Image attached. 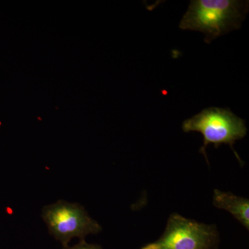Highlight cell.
<instances>
[{
  "label": "cell",
  "mask_w": 249,
  "mask_h": 249,
  "mask_svg": "<svg viewBox=\"0 0 249 249\" xmlns=\"http://www.w3.org/2000/svg\"><path fill=\"white\" fill-rule=\"evenodd\" d=\"M42 217L51 235L67 247L73 238L84 240L90 234H96L101 227L85 208L76 203L60 200L43 208Z\"/></svg>",
  "instance_id": "3"
},
{
  "label": "cell",
  "mask_w": 249,
  "mask_h": 249,
  "mask_svg": "<svg viewBox=\"0 0 249 249\" xmlns=\"http://www.w3.org/2000/svg\"><path fill=\"white\" fill-rule=\"evenodd\" d=\"M213 205L218 209L230 213L246 229H249V201L246 198L237 196L231 193L214 190Z\"/></svg>",
  "instance_id": "5"
},
{
  "label": "cell",
  "mask_w": 249,
  "mask_h": 249,
  "mask_svg": "<svg viewBox=\"0 0 249 249\" xmlns=\"http://www.w3.org/2000/svg\"><path fill=\"white\" fill-rule=\"evenodd\" d=\"M183 132H197L204 137V145L200 152L206 155V147L213 144L217 148L222 144H227L231 147L237 160L242 162L240 157L233 148L236 141L244 138L247 133L245 121L234 114L229 109L209 107L203 109L199 114L183 121Z\"/></svg>",
  "instance_id": "2"
},
{
  "label": "cell",
  "mask_w": 249,
  "mask_h": 249,
  "mask_svg": "<svg viewBox=\"0 0 249 249\" xmlns=\"http://www.w3.org/2000/svg\"><path fill=\"white\" fill-rule=\"evenodd\" d=\"M249 11L248 1L193 0L181 19L182 30L199 31L206 43L238 29Z\"/></svg>",
  "instance_id": "1"
},
{
  "label": "cell",
  "mask_w": 249,
  "mask_h": 249,
  "mask_svg": "<svg viewBox=\"0 0 249 249\" xmlns=\"http://www.w3.org/2000/svg\"><path fill=\"white\" fill-rule=\"evenodd\" d=\"M62 249H103L101 247L97 245H92V244H88L84 240L80 241L79 243L73 246V247H63Z\"/></svg>",
  "instance_id": "6"
},
{
  "label": "cell",
  "mask_w": 249,
  "mask_h": 249,
  "mask_svg": "<svg viewBox=\"0 0 249 249\" xmlns=\"http://www.w3.org/2000/svg\"><path fill=\"white\" fill-rule=\"evenodd\" d=\"M219 242L215 226L173 214L161 237L139 249H215Z\"/></svg>",
  "instance_id": "4"
}]
</instances>
